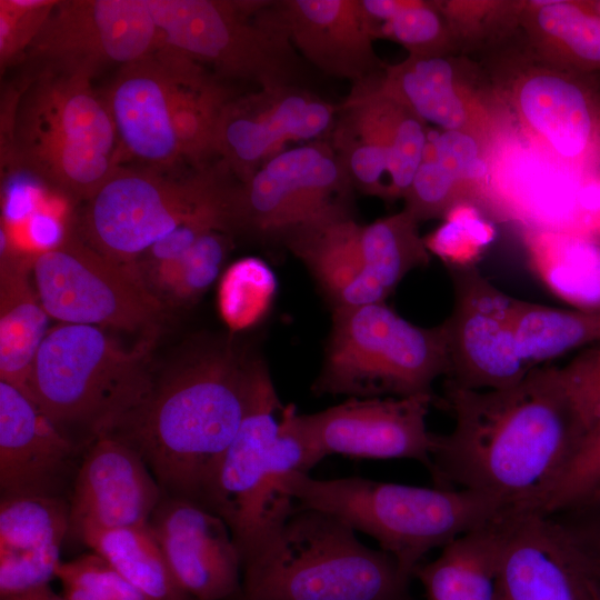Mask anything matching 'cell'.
<instances>
[{
	"label": "cell",
	"mask_w": 600,
	"mask_h": 600,
	"mask_svg": "<svg viewBox=\"0 0 600 600\" xmlns=\"http://www.w3.org/2000/svg\"><path fill=\"white\" fill-rule=\"evenodd\" d=\"M274 486L293 500V509L327 512L372 537L410 579L429 551L489 524L503 512L492 500L464 489L360 477L321 480L296 471Z\"/></svg>",
	"instance_id": "obj_3"
},
{
	"label": "cell",
	"mask_w": 600,
	"mask_h": 600,
	"mask_svg": "<svg viewBox=\"0 0 600 600\" xmlns=\"http://www.w3.org/2000/svg\"><path fill=\"white\" fill-rule=\"evenodd\" d=\"M443 220L424 237L429 252L440 258L447 269L477 267L496 237V230L483 216L481 206L471 201L459 203Z\"/></svg>",
	"instance_id": "obj_38"
},
{
	"label": "cell",
	"mask_w": 600,
	"mask_h": 600,
	"mask_svg": "<svg viewBox=\"0 0 600 600\" xmlns=\"http://www.w3.org/2000/svg\"><path fill=\"white\" fill-rule=\"evenodd\" d=\"M413 571L427 600H496L499 557L497 518L441 548Z\"/></svg>",
	"instance_id": "obj_32"
},
{
	"label": "cell",
	"mask_w": 600,
	"mask_h": 600,
	"mask_svg": "<svg viewBox=\"0 0 600 600\" xmlns=\"http://www.w3.org/2000/svg\"><path fill=\"white\" fill-rule=\"evenodd\" d=\"M148 527L180 588L196 600H238L242 563L227 523L203 504L163 494Z\"/></svg>",
	"instance_id": "obj_22"
},
{
	"label": "cell",
	"mask_w": 600,
	"mask_h": 600,
	"mask_svg": "<svg viewBox=\"0 0 600 600\" xmlns=\"http://www.w3.org/2000/svg\"><path fill=\"white\" fill-rule=\"evenodd\" d=\"M596 174L600 176V148H599V156H598V163H597Z\"/></svg>",
	"instance_id": "obj_49"
},
{
	"label": "cell",
	"mask_w": 600,
	"mask_h": 600,
	"mask_svg": "<svg viewBox=\"0 0 600 600\" xmlns=\"http://www.w3.org/2000/svg\"><path fill=\"white\" fill-rule=\"evenodd\" d=\"M436 394L349 398L326 410L296 414L312 466L341 454L363 459H411L431 468L434 433L427 416Z\"/></svg>",
	"instance_id": "obj_17"
},
{
	"label": "cell",
	"mask_w": 600,
	"mask_h": 600,
	"mask_svg": "<svg viewBox=\"0 0 600 600\" xmlns=\"http://www.w3.org/2000/svg\"><path fill=\"white\" fill-rule=\"evenodd\" d=\"M63 598L66 600H103L92 592L73 584L63 586Z\"/></svg>",
	"instance_id": "obj_48"
},
{
	"label": "cell",
	"mask_w": 600,
	"mask_h": 600,
	"mask_svg": "<svg viewBox=\"0 0 600 600\" xmlns=\"http://www.w3.org/2000/svg\"><path fill=\"white\" fill-rule=\"evenodd\" d=\"M91 77L47 66L21 92L12 120V148L20 163L86 200L119 168L114 124Z\"/></svg>",
	"instance_id": "obj_6"
},
{
	"label": "cell",
	"mask_w": 600,
	"mask_h": 600,
	"mask_svg": "<svg viewBox=\"0 0 600 600\" xmlns=\"http://www.w3.org/2000/svg\"><path fill=\"white\" fill-rule=\"evenodd\" d=\"M511 62L493 84L527 140L568 169L596 174L600 148V94L586 76L531 53Z\"/></svg>",
	"instance_id": "obj_13"
},
{
	"label": "cell",
	"mask_w": 600,
	"mask_h": 600,
	"mask_svg": "<svg viewBox=\"0 0 600 600\" xmlns=\"http://www.w3.org/2000/svg\"><path fill=\"white\" fill-rule=\"evenodd\" d=\"M338 106L299 84L258 88L224 106L217 134V156L240 182L288 143L331 131Z\"/></svg>",
	"instance_id": "obj_20"
},
{
	"label": "cell",
	"mask_w": 600,
	"mask_h": 600,
	"mask_svg": "<svg viewBox=\"0 0 600 600\" xmlns=\"http://www.w3.org/2000/svg\"><path fill=\"white\" fill-rule=\"evenodd\" d=\"M57 1H0V63L4 68L30 48Z\"/></svg>",
	"instance_id": "obj_43"
},
{
	"label": "cell",
	"mask_w": 600,
	"mask_h": 600,
	"mask_svg": "<svg viewBox=\"0 0 600 600\" xmlns=\"http://www.w3.org/2000/svg\"><path fill=\"white\" fill-rule=\"evenodd\" d=\"M281 18L297 52L322 72L359 83L384 66L374 52V29L360 0L279 1Z\"/></svg>",
	"instance_id": "obj_24"
},
{
	"label": "cell",
	"mask_w": 600,
	"mask_h": 600,
	"mask_svg": "<svg viewBox=\"0 0 600 600\" xmlns=\"http://www.w3.org/2000/svg\"><path fill=\"white\" fill-rule=\"evenodd\" d=\"M600 499V420L583 434L541 511L556 513Z\"/></svg>",
	"instance_id": "obj_41"
},
{
	"label": "cell",
	"mask_w": 600,
	"mask_h": 600,
	"mask_svg": "<svg viewBox=\"0 0 600 600\" xmlns=\"http://www.w3.org/2000/svg\"><path fill=\"white\" fill-rule=\"evenodd\" d=\"M151 600H191L176 581L148 524L83 532L78 539Z\"/></svg>",
	"instance_id": "obj_33"
},
{
	"label": "cell",
	"mask_w": 600,
	"mask_h": 600,
	"mask_svg": "<svg viewBox=\"0 0 600 600\" xmlns=\"http://www.w3.org/2000/svg\"><path fill=\"white\" fill-rule=\"evenodd\" d=\"M528 263L571 308L600 310V244L581 236L523 228Z\"/></svg>",
	"instance_id": "obj_31"
},
{
	"label": "cell",
	"mask_w": 600,
	"mask_h": 600,
	"mask_svg": "<svg viewBox=\"0 0 600 600\" xmlns=\"http://www.w3.org/2000/svg\"><path fill=\"white\" fill-rule=\"evenodd\" d=\"M32 276L44 310L61 323L141 331L153 338L164 317V306L131 264L72 236L36 253Z\"/></svg>",
	"instance_id": "obj_11"
},
{
	"label": "cell",
	"mask_w": 600,
	"mask_h": 600,
	"mask_svg": "<svg viewBox=\"0 0 600 600\" xmlns=\"http://www.w3.org/2000/svg\"><path fill=\"white\" fill-rule=\"evenodd\" d=\"M379 82L426 124L491 143L509 132L510 113L493 81L464 58L409 56L384 66Z\"/></svg>",
	"instance_id": "obj_18"
},
{
	"label": "cell",
	"mask_w": 600,
	"mask_h": 600,
	"mask_svg": "<svg viewBox=\"0 0 600 600\" xmlns=\"http://www.w3.org/2000/svg\"><path fill=\"white\" fill-rule=\"evenodd\" d=\"M351 183L329 141L286 149L234 191L236 230L282 237L349 211Z\"/></svg>",
	"instance_id": "obj_14"
},
{
	"label": "cell",
	"mask_w": 600,
	"mask_h": 600,
	"mask_svg": "<svg viewBox=\"0 0 600 600\" xmlns=\"http://www.w3.org/2000/svg\"><path fill=\"white\" fill-rule=\"evenodd\" d=\"M404 209L420 222L444 216L457 204L476 199L451 173L423 153L412 183L403 198Z\"/></svg>",
	"instance_id": "obj_42"
},
{
	"label": "cell",
	"mask_w": 600,
	"mask_h": 600,
	"mask_svg": "<svg viewBox=\"0 0 600 600\" xmlns=\"http://www.w3.org/2000/svg\"><path fill=\"white\" fill-rule=\"evenodd\" d=\"M159 46L258 88L298 84L301 61L278 1L147 0Z\"/></svg>",
	"instance_id": "obj_10"
},
{
	"label": "cell",
	"mask_w": 600,
	"mask_h": 600,
	"mask_svg": "<svg viewBox=\"0 0 600 600\" xmlns=\"http://www.w3.org/2000/svg\"><path fill=\"white\" fill-rule=\"evenodd\" d=\"M0 253V380L31 399L30 373L50 317L30 281L36 253L21 249L4 222Z\"/></svg>",
	"instance_id": "obj_27"
},
{
	"label": "cell",
	"mask_w": 600,
	"mask_h": 600,
	"mask_svg": "<svg viewBox=\"0 0 600 600\" xmlns=\"http://www.w3.org/2000/svg\"><path fill=\"white\" fill-rule=\"evenodd\" d=\"M453 307L442 322L454 384L490 390L512 386L530 369L516 344L518 300L496 288L477 267L448 268Z\"/></svg>",
	"instance_id": "obj_15"
},
{
	"label": "cell",
	"mask_w": 600,
	"mask_h": 600,
	"mask_svg": "<svg viewBox=\"0 0 600 600\" xmlns=\"http://www.w3.org/2000/svg\"><path fill=\"white\" fill-rule=\"evenodd\" d=\"M360 226L346 211L301 227L284 238L332 310L386 302L389 297L364 268L359 249Z\"/></svg>",
	"instance_id": "obj_28"
},
{
	"label": "cell",
	"mask_w": 600,
	"mask_h": 600,
	"mask_svg": "<svg viewBox=\"0 0 600 600\" xmlns=\"http://www.w3.org/2000/svg\"><path fill=\"white\" fill-rule=\"evenodd\" d=\"M407 209L360 226L359 249L369 276L389 294L413 269L430 262V252Z\"/></svg>",
	"instance_id": "obj_35"
},
{
	"label": "cell",
	"mask_w": 600,
	"mask_h": 600,
	"mask_svg": "<svg viewBox=\"0 0 600 600\" xmlns=\"http://www.w3.org/2000/svg\"><path fill=\"white\" fill-rule=\"evenodd\" d=\"M409 581L339 518L293 509L242 566L238 600H410Z\"/></svg>",
	"instance_id": "obj_5"
},
{
	"label": "cell",
	"mask_w": 600,
	"mask_h": 600,
	"mask_svg": "<svg viewBox=\"0 0 600 600\" xmlns=\"http://www.w3.org/2000/svg\"><path fill=\"white\" fill-rule=\"evenodd\" d=\"M231 248L229 232L212 230L179 258L134 271L163 306L191 304L218 279Z\"/></svg>",
	"instance_id": "obj_36"
},
{
	"label": "cell",
	"mask_w": 600,
	"mask_h": 600,
	"mask_svg": "<svg viewBox=\"0 0 600 600\" xmlns=\"http://www.w3.org/2000/svg\"><path fill=\"white\" fill-rule=\"evenodd\" d=\"M163 492L143 458L106 434L84 451L68 497L69 536L148 524Z\"/></svg>",
	"instance_id": "obj_23"
},
{
	"label": "cell",
	"mask_w": 600,
	"mask_h": 600,
	"mask_svg": "<svg viewBox=\"0 0 600 600\" xmlns=\"http://www.w3.org/2000/svg\"><path fill=\"white\" fill-rule=\"evenodd\" d=\"M518 23L536 58L580 74L600 71V1L523 2Z\"/></svg>",
	"instance_id": "obj_30"
},
{
	"label": "cell",
	"mask_w": 600,
	"mask_h": 600,
	"mask_svg": "<svg viewBox=\"0 0 600 600\" xmlns=\"http://www.w3.org/2000/svg\"><path fill=\"white\" fill-rule=\"evenodd\" d=\"M232 173L220 162L183 179L156 169L118 168L88 200L83 230L90 247L123 264L134 263L157 241L194 220H214L236 231Z\"/></svg>",
	"instance_id": "obj_9"
},
{
	"label": "cell",
	"mask_w": 600,
	"mask_h": 600,
	"mask_svg": "<svg viewBox=\"0 0 600 600\" xmlns=\"http://www.w3.org/2000/svg\"><path fill=\"white\" fill-rule=\"evenodd\" d=\"M449 360L442 323L420 327L377 302L332 310L324 359L312 391L349 398L434 394Z\"/></svg>",
	"instance_id": "obj_7"
},
{
	"label": "cell",
	"mask_w": 600,
	"mask_h": 600,
	"mask_svg": "<svg viewBox=\"0 0 600 600\" xmlns=\"http://www.w3.org/2000/svg\"><path fill=\"white\" fill-rule=\"evenodd\" d=\"M437 402L454 426L433 436L434 487L473 491L503 512L541 511L586 432L556 366L500 389L444 380Z\"/></svg>",
	"instance_id": "obj_1"
},
{
	"label": "cell",
	"mask_w": 600,
	"mask_h": 600,
	"mask_svg": "<svg viewBox=\"0 0 600 600\" xmlns=\"http://www.w3.org/2000/svg\"><path fill=\"white\" fill-rule=\"evenodd\" d=\"M191 600H196V599H191Z\"/></svg>",
	"instance_id": "obj_50"
},
{
	"label": "cell",
	"mask_w": 600,
	"mask_h": 600,
	"mask_svg": "<svg viewBox=\"0 0 600 600\" xmlns=\"http://www.w3.org/2000/svg\"><path fill=\"white\" fill-rule=\"evenodd\" d=\"M514 326L517 351L529 369L600 341V310L518 300Z\"/></svg>",
	"instance_id": "obj_34"
},
{
	"label": "cell",
	"mask_w": 600,
	"mask_h": 600,
	"mask_svg": "<svg viewBox=\"0 0 600 600\" xmlns=\"http://www.w3.org/2000/svg\"><path fill=\"white\" fill-rule=\"evenodd\" d=\"M379 76L352 86L338 106L329 142L352 187L383 200L403 199L429 130L381 87Z\"/></svg>",
	"instance_id": "obj_12"
},
{
	"label": "cell",
	"mask_w": 600,
	"mask_h": 600,
	"mask_svg": "<svg viewBox=\"0 0 600 600\" xmlns=\"http://www.w3.org/2000/svg\"><path fill=\"white\" fill-rule=\"evenodd\" d=\"M153 338L126 349L102 328L59 323L49 329L29 380L31 400L84 450L114 432L148 398Z\"/></svg>",
	"instance_id": "obj_4"
},
{
	"label": "cell",
	"mask_w": 600,
	"mask_h": 600,
	"mask_svg": "<svg viewBox=\"0 0 600 600\" xmlns=\"http://www.w3.org/2000/svg\"><path fill=\"white\" fill-rule=\"evenodd\" d=\"M56 577L63 586L81 587L103 600H151L94 552L60 562Z\"/></svg>",
	"instance_id": "obj_44"
},
{
	"label": "cell",
	"mask_w": 600,
	"mask_h": 600,
	"mask_svg": "<svg viewBox=\"0 0 600 600\" xmlns=\"http://www.w3.org/2000/svg\"><path fill=\"white\" fill-rule=\"evenodd\" d=\"M159 32L147 0L57 1L30 47L48 66L93 74L152 54Z\"/></svg>",
	"instance_id": "obj_19"
},
{
	"label": "cell",
	"mask_w": 600,
	"mask_h": 600,
	"mask_svg": "<svg viewBox=\"0 0 600 600\" xmlns=\"http://www.w3.org/2000/svg\"><path fill=\"white\" fill-rule=\"evenodd\" d=\"M494 146L467 132L429 131L424 154L441 164L483 206Z\"/></svg>",
	"instance_id": "obj_40"
},
{
	"label": "cell",
	"mask_w": 600,
	"mask_h": 600,
	"mask_svg": "<svg viewBox=\"0 0 600 600\" xmlns=\"http://www.w3.org/2000/svg\"><path fill=\"white\" fill-rule=\"evenodd\" d=\"M277 290L272 270L258 258H243L221 276L217 303L220 317L236 332L259 322L271 308Z\"/></svg>",
	"instance_id": "obj_37"
},
{
	"label": "cell",
	"mask_w": 600,
	"mask_h": 600,
	"mask_svg": "<svg viewBox=\"0 0 600 600\" xmlns=\"http://www.w3.org/2000/svg\"><path fill=\"white\" fill-rule=\"evenodd\" d=\"M69 527L66 499L0 498V597L49 584Z\"/></svg>",
	"instance_id": "obj_25"
},
{
	"label": "cell",
	"mask_w": 600,
	"mask_h": 600,
	"mask_svg": "<svg viewBox=\"0 0 600 600\" xmlns=\"http://www.w3.org/2000/svg\"><path fill=\"white\" fill-rule=\"evenodd\" d=\"M276 392L260 356L233 340L198 346L111 434L143 458L163 494L202 502L244 419Z\"/></svg>",
	"instance_id": "obj_2"
},
{
	"label": "cell",
	"mask_w": 600,
	"mask_h": 600,
	"mask_svg": "<svg viewBox=\"0 0 600 600\" xmlns=\"http://www.w3.org/2000/svg\"><path fill=\"white\" fill-rule=\"evenodd\" d=\"M377 37L393 40L409 56L452 53L458 42L438 1L404 0L402 7L377 28Z\"/></svg>",
	"instance_id": "obj_39"
},
{
	"label": "cell",
	"mask_w": 600,
	"mask_h": 600,
	"mask_svg": "<svg viewBox=\"0 0 600 600\" xmlns=\"http://www.w3.org/2000/svg\"><path fill=\"white\" fill-rule=\"evenodd\" d=\"M563 388L586 431L600 420V341L559 367Z\"/></svg>",
	"instance_id": "obj_45"
},
{
	"label": "cell",
	"mask_w": 600,
	"mask_h": 600,
	"mask_svg": "<svg viewBox=\"0 0 600 600\" xmlns=\"http://www.w3.org/2000/svg\"><path fill=\"white\" fill-rule=\"evenodd\" d=\"M84 449L0 380V498L68 500Z\"/></svg>",
	"instance_id": "obj_21"
},
{
	"label": "cell",
	"mask_w": 600,
	"mask_h": 600,
	"mask_svg": "<svg viewBox=\"0 0 600 600\" xmlns=\"http://www.w3.org/2000/svg\"><path fill=\"white\" fill-rule=\"evenodd\" d=\"M296 414L294 406L283 407L277 392L268 397L242 422L203 496L201 504L230 529L242 566L293 511V500L274 483L313 468Z\"/></svg>",
	"instance_id": "obj_8"
},
{
	"label": "cell",
	"mask_w": 600,
	"mask_h": 600,
	"mask_svg": "<svg viewBox=\"0 0 600 600\" xmlns=\"http://www.w3.org/2000/svg\"><path fill=\"white\" fill-rule=\"evenodd\" d=\"M104 100L119 147L130 156L156 170L181 157L169 113L167 73L154 52L123 66Z\"/></svg>",
	"instance_id": "obj_26"
},
{
	"label": "cell",
	"mask_w": 600,
	"mask_h": 600,
	"mask_svg": "<svg viewBox=\"0 0 600 600\" xmlns=\"http://www.w3.org/2000/svg\"><path fill=\"white\" fill-rule=\"evenodd\" d=\"M551 514L573 537L600 576V499Z\"/></svg>",
	"instance_id": "obj_46"
},
{
	"label": "cell",
	"mask_w": 600,
	"mask_h": 600,
	"mask_svg": "<svg viewBox=\"0 0 600 600\" xmlns=\"http://www.w3.org/2000/svg\"><path fill=\"white\" fill-rule=\"evenodd\" d=\"M0 600H66L58 596L49 584L29 589L22 592L0 597Z\"/></svg>",
	"instance_id": "obj_47"
},
{
	"label": "cell",
	"mask_w": 600,
	"mask_h": 600,
	"mask_svg": "<svg viewBox=\"0 0 600 600\" xmlns=\"http://www.w3.org/2000/svg\"><path fill=\"white\" fill-rule=\"evenodd\" d=\"M156 50L167 73L169 113L180 156L201 168L217 154L220 117L233 96L198 62L164 46Z\"/></svg>",
	"instance_id": "obj_29"
},
{
	"label": "cell",
	"mask_w": 600,
	"mask_h": 600,
	"mask_svg": "<svg viewBox=\"0 0 600 600\" xmlns=\"http://www.w3.org/2000/svg\"><path fill=\"white\" fill-rule=\"evenodd\" d=\"M496 600H600V576L564 526L540 510L497 518Z\"/></svg>",
	"instance_id": "obj_16"
}]
</instances>
